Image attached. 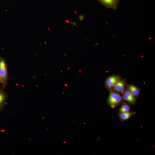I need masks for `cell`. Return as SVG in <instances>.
Returning <instances> with one entry per match:
<instances>
[{
	"label": "cell",
	"instance_id": "obj_1",
	"mask_svg": "<svg viewBox=\"0 0 155 155\" xmlns=\"http://www.w3.org/2000/svg\"><path fill=\"white\" fill-rule=\"evenodd\" d=\"M109 91L107 102L111 108H115L121 105L124 100L119 93L112 89L109 90Z\"/></svg>",
	"mask_w": 155,
	"mask_h": 155
},
{
	"label": "cell",
	"instance_id": "obj_2",
	"mask_svg": "<svg viewBox=\"0 0 155 155\" xmlns=\"http://www.w3.org/2000/svg\"><path fill=\"white\" fill-rule=\"evenodd\" d=\"M8 77L7 65L5 59L0 57V83L4 89L7 85Z\"/></svg>",
	"mask_w": 155,
	"mask_h": 155
},
{
	"label": "cell",
	"instance_id": "obj_3",
	"mask_svg": "<svg viewBox=\"0 0 155 155\" xmlns=\"http://www.w3.org/2000/svg\"><path fill=\"white\" fill-rule=\"evenodd\" d=\"M121 79L119 75H112L107 78L105 81V87L108 90L112 89L117 82Z\"/></svg>",
	"mask_w": 155,
	"mask_h": 155
},
{
	"label": "cell",
	"instance_id": "obj_4",
	"mask_svg": "<svg viewBox=\"0 0 155 155\" xmlns=\"http://www.w3.org/2000/svg\"><path fill=\"white\" fill-rule=\"evenodd\" d=\"M103 5L108 8L116 10L119 0H99Z\"/></svg>",
	"mask_w": 155,
	"mask_h": 155
},
{
	"label": "cell",
	"instance_id": "obj_5",
	"mask_svg": "<svg viewBox=\"0 0 155 155\" xmlns=\"http://www.w3.org/2000/svg\"><path fill=\"white\" fill-rule=\"evenodd\" d=\"M122 94V97L124 100H125L130 104L136 103V98L127 89L125 90Z\"/></svg>",
	"mask_w": 155,
	"mask_h": 155
},
{
	"label": "cell",
	"instance_id": "obj_6",
	"mask_svg": "<svg viewBox=\"0 0 155 155\" xmlns=\"http://www.w3.org/2000/svg\"><path fill=\"white\" fill-rule=\"evenodd\" d=\"M126 84L124 80L121 79L116 84L112 89L122 94L125 90Z\"/></svg>",
	"mask_w": 155,
	"mask_h": 155
},
{
	"label": "cell",
	"instance_id": "obj_7",
	"mask_svg": "<svg viewBox=\"0 0 155 155\" xmlns=\"http://www.w3.org/2000/svg\"><path fill=\"white\" fill-rule=\"evenodd\" d=\"M4 89L0 87V111L3 109L7 98V94Z\"/></svg>",
	"mask_w": 155,
	"mask_h": 155
},
{
	"label": "cell",
	"instance_id": "obj_8",
	"mask_svg": "<svg viewBox=\"0 0 155 155\" xmlns=\"http://www.w3.org/2000/svg\"><path fill=\"white\" fill-rule=\"evenodd\" d=\"M127 89L135 98L137 97L140 95V89L133 84L126 85Z\"/></svg>",
	"mask_w": 155,
	"mask_h": 155
},
{
	"label": "cell",
	"instance_id": "obj_9",
	"mask_svg": "<svg viewBox=\"0 0 155 155\" xmlns=\"http://www.w3.org/2000/svg\"><path fill=\"white\" fill-rule=\"evenodd\" d=\"M136 113L135 111H129L127 112L119 113L118 115L120 120L122 122L128 120Z\"/></svg>",
	"mask_w": 155,
	"mask_h": 155
},
{
	"label": "cell",
	"instance_id": "obj_10",
	"mask_svg": "<svg viewBox=\"0 0 155 155\" xmlns=\"http://www.w3.org/2000/svg\"><path fill=\"white\" fill-rule=\"evenodd\" d=\"M131 106L128 102H123L119 110V113L127 112L130 111Z\"/></svg>",
	"mask_w": 155,
	"mask_h": 155
}]
</instances>
